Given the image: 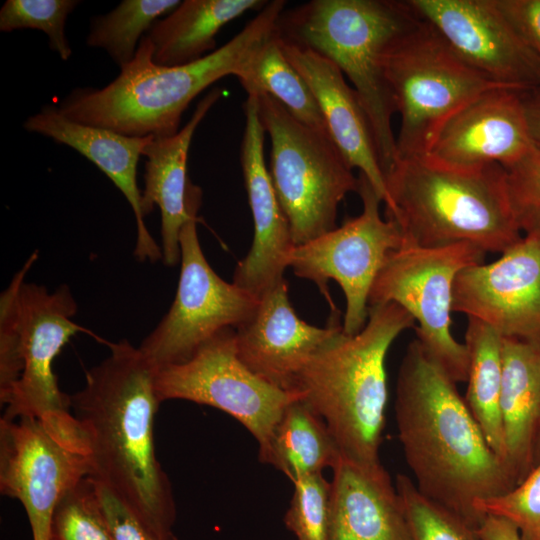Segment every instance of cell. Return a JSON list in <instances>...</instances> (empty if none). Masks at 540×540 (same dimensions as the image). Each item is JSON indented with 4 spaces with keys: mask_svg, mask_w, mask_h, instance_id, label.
Here are the masks:
<instances>
[{
    "mask_svg": "<svg viewBox=\"0 0 540 540\" xmlns=\"http://www.w3.org/2000/svg\"><path fill=\"white\" fill-rule=\"evenodd\" d=\"M456 384L413 339L398 370L396 425L419 492L478 529L486 516L476 502L503 495L517 483Z\"/></svg>",
    "mask_w": 540,
    "mask_h": 540,
    "instance_id": "obj_1",
    "label": "cell"
},
{
    "mask_svg": "<svg viewBox=\"0 0 540 540\" xmlns=\"http://www.w3.org/2000/svg\"><path fill=\"white\" fill-rule=\"evenodd\" d=\"M156 369L139 347L123 339L86 374L70 395V409L85 432L94 480L109 487L155 531L176 520L169 477L157 459L154 420L160 401Z\"/></svg>",
    "mask_w": 540,
    "mask_h": 540,
    "instance_id": "obj_2",
    "label": "cell"
},
{
    "mask_svg": "<svg viewBox=\"0 0 540 540\" xmlns=\"http://www.w3.org/2000/svg\"><path fill=\"white\" fill-rule=\"evenodd\" d=\"M286 1H267L231 40L202 59L182 66H159L144 35L131 62L103 88H77L57 110L67 119L131 137L165 138L179 131L182 115L207 87L237 76L253 52L276 29Z\"/></svg>",
    "mask_w": 540,
    "mask_h": 540,
    "instance_id": "obj_3",
    "label": "cell"
},
{
    "mask_svg": "<svg viewBox=\"0 0 540 540\" xmlns=\"http://www.w3.org/2000/svg\"><path fill=\"white\" fill-rule=\"evenodd\" d=\"M415 326L396 303L371 305L359 333H345L340 322L299 373L294 391L324 420L343 457L366 465L381 463L386 356L395 339Z\"/></svg>",
    "mask_w": 540,
    "mask_h": 540,
    "instance_id": "obj_4",
    "label": "cell"
},
{
    "mask_svg": "<svg viewBox=\"0 0 540 540\" xmlns=\"http://www.w3.org/2000/svg\"><path fill=\"white\" fill-rule=\"evenodd\" d=\"M386 218L407 245L440 248L470 243L503 253L521 238L501 165L458 169L427 157L397 159L385 175Z\"/></svg>",
    "mask_w": 540,
    "mask_h": 540,
    "instance_id": "obj_5",
    "label": "cell"
},
{
    "mask_svg": "<svg viewBox=\"0 0 540 540\" xmlns=\"http://www.w3.org/2000/svg\"><path fill=\"white\" fill-rule=\"evenodd\" d=\"M419 19L408 1L312 0L281 14L282 40L333 62L353 85L367 115L384 175L397 160L395 114L385 75L392 43Z\"/></svg>",
    "mask_w": 540,
    "mask_h": 540,
    "instance_id": "obj_6",
    "label": "cell"
},
{
    "mask_svg": "<svg viewBox=\"0 0 540 540\" xmlns=\"http://www.w3.org/2000/svg\"><path fill=\"white\" fill-rule=\"evenodd\" d=\"M385 75L400 115L397 159L425 156L456 111L478 95L503 87L466 64L420 17L388 49Z\"/></svg>",
    "mask_w": 540,
    "mask_h": 540,
    "instance_id": "obj_7",
    "label": "cell"
},
{
    "mask_svg": "<svg viewBox=\"0 0 540 540\" xmlns=\"http://www.w3.org/2000/svg\"><path fill=\"white\" fill-rule=\"evenodd\" d=\"M256 97L271 141L272 183L293 242L302 245L337 227L338 206L356 192L358 177L329 135L298 121L270 95Z\"/></svg>",
    "mask_w": 540,
    "mask_h": 540,
    "instance_id": "obj_8",
    "label": "cell"
},
{
    "mask_svg": "<svg viewBox=\"0 0 540 540\" xmlns=\"http://www.w3.org/2000/svg\"><path fill=\"white\" fill-rule=\"evenodd\" d=\"M200 187L191 181L189 218L180 233L181 270L173 303L139 349L156 370L189 360L221 331L247 321L259 298L223 280L209 265L197 234Z\"/></svg>",
    "mask_w": 540,
    "mask_h": 540,
    "instance_id": "obj_9",
    "label": "cell"
},
{
    "mask_svg": "<svg viewBox=\"0 0 540 540\" xmlns=\"http://www.w3.org/2000/svg\"><path fill=\"white\" fill-rule=\"evenodd\" d=\"M85 432L72 413L0 419V491L23 505L33 540H51L62 496L91 475Z\"/></svg>",
    "mask_w": 540,
    "mask_h": 540,
    "instance_id": "obj_10",
    "label": "cell"
},
{
    "mask_svg": "<svg viewBox=\"0 0 540 540\" xmlns=\"http://www.w3.org/2000/svg\"><path fill=\"white\" fill-rule=\"evenodd\" d=\"M470 243L440 248L403 244L384 261L369 294V306L396 303L415 320L416 338L455 382H466L469 355L451 332L452 292L457 274L484 263Z\"/></svg>",
    "mask_w": 540,
    "mask_h": 540,
    "instance_id": "obj_11",
    "label": "cell"
},
{
    "mask_svg": "<svg viewBox=\"0 0 540 540\" xmlns=\"http://www.w3.org/2000/svg\"><path fill=\"white\" fill-rule=\"evenodd\" d=\"M356 192L362 200L360 215L316 239L295 246L288 258V267L296 276L312 281L331 310L336 308L328 282L335 280L338 283L346 299L342 326L349 335L359 333L365 326L375 278L387 256L405 243L399 224L381 217L382 200L361 173Z\"/></svg>",
    "mask_w": 540,
    "mask_h": 540,
    "instance_id": "obj_12",
    "label": "cell"
},
{
    "mask_svg": "<svg viewBox=\"0 0 540 540\" xmlns=\"http://www.w3.org/2000/svg\"><path fill=\"white\" fill-rule=\"evenodd\" d=\"M160 402L187 400L217 408L235 418L264 450L285 408L301 397L253 373L239 358L235 329L202 345L187 361L156 370Z\"/></svg>",
    "mask_w": 540,
    "mask_h": 540,
    "instance_id": "obj_13",
    "label": "cell"
},
{
    "mask_svg": "<svg viewBox=\"0 0 540 540\" xmlns=\"http://www.w3.org/2000/svg\"><path fill=\"white\" fill-rule=\"evenodd\" d=\"M77 303L68 285L49 292L44 285L22 282L18 294V329L22 373L6 400L3 418L50 420L71 412L53 363L65 344L85 331L73 321Z\"/></svg>",
    "mask_w": 540,
    "mask_h": 540,
    "instance_id": "obj_14",
    "label": "cell"
},
{
    "mask_svg": "<svg viewBox=\"0 0 540 540\" xmlns=\"http://www.w3.org/2000/svg\"><path fill=\"white\" fill-rule=\"evenodd\" d=\"M415 13L474 70L522 92L540 86V58L524 43L495 0H408Z\"/></svg>",
    "mask_w": 540,
    "mask_h": 540,
    "instance_id": "obj_15",
    "label": "cell"
},
{
    "mask_svg": "<svg viewBox=\"0 0 540 540\" xmlns=\"http://www.w3.org/2000/svg\"><path fill=\"white\" fill-rule=\"evenodd\" d=\"M452 312L485 323L502 338L540 347V233L525 234L494 262L461 270Z\"/></svg>",
    "mask_w": 540,
    "mask_h": 540,
    "instance_id": "obj_16",
    "label": "cell"
},
{
    "mask_svg": "<svg viewBox=\"0 0 540 540\" xmlns=\"http://www.w3.org/2000/svg\"><path fill=\"white\" fill-rule=\"evenodd\" d=\"M524 93L500 87L478 95L442 125L424 157L458 169L513 165L534 147Z\"/></svg>",
    "mask_w": 540,
    "mask_h": 540,
    "instance_id": "obj_17",
    "label": "cell"
},
{
    "mask_svg": "<svg viewBox=\"0 0 540 540\" xmlns=\"http://www.w3.org/2000/svg\"><path fill=\"white\" fill-rule=\"evenodd\" d=\"M244 115L240 160L254 234L248 254L235 268L233 283L260 298L285 279L284 272L295 244L265 162V130L256 96L247 95Z\"/></svg>",
    "mask_w": 540,
    "mask_h": 540,
    "instance_id": "obj_18",
    "label": "cell"
},
{
    "mask_svg": "<svg viewBox=\"0 0 540 540\" xmlns=\"http://www.w3.org/2000/svg\"><path fill=\"white\" fill-rule=\"evenodd\" d=\"M340 322L337 309L331 310L326 327L300 319L284 279L260 296L251 317L235 329L237 353L253 373L274 386L294 391L299 373Z\"/></svg>",
    "mask_w": 540,
    "mask_h": 540,
    "instance_id": "obj_19",
    "label": "cell"
},
{
    "mask_svg": "<svg viewBox=\"0 0 540 540\" xmlns=\"http://www.w3.org/2000/svg\"><path fill=\"white\" fill-rule=\"evenodd\" d=\"M281 45L289 62L311 88L329 137L350 167L368 179L386 204L385 175L370 123L355 90L329 59L282 39Z\"/></svg>",
    "mask_w": 540,
    "mask_h": 540,
    "instance_id": "obj_20",
    "label": "cell"
},
{
    "mask_svg": "<svg viewBox=\"0 0 540 540\" xmlns=\"http://www.w3.org/2000/svg\"><path fill=\"white\" fill-rule=\"evenodd\" d=\"M28 132L41 134L78 151L95 164L121 191L130 204L137 226L135 257L143 262L162 259V250L144 222L142 192L137 185V164L153 136L131 137L112 130L80 124L64 117L54 105H46L23 124Z\"/></svg>",
    "mask_w": 540,
    "mask_h": 540,
    "instance_id": "obj_21",
    "label": "cell"
},
{
    "mask_svg": "<svg viewBox=\"0 0 540 540\" xmlns=\"http://www.w3.org/2000/svg\"><path fill=\"white\" fill-rule=\"evenodd\" d=\"M332 469L329 540H412L402 499L381 463L341 455Z\"/></svg>",
    "mask_w": 540,
    "mask_h": 540,
    "instance_id": "obj_22",
    "label": "cell"
},
{
    "mask_svg": "<svg viewBox=\"0 0 540 540\" xmlns=\"http://www.w3.org/2000/svg\"><path fill=\"white\" fill-rule=\"evenodd\" d=\"M221 96L219 88L211 90L199 101L189 121L175 135L153 138L144 150L143 155L147 160L142 213L144 217L147 216L155 205L160 209L162 261L167 266L180 262V233L189 218L187 159L192 137Z\"/></svg>",
    "mask_w": 540,
    "mask_h": 540,
    "instance_id": "obj_23",
    "label": "cell"
},
{
    "mask_svg": "<svg viewBox=\"0 0 540 540\" xmlns=\"http://www.w3.org/2000/svg\"><path fill=\"white\" fill-rule=\"evenodd\" d=\"M500 412L505 459L517 485L537 465L540 437V347L502 338Z\"/></svg>",
    "mask_w": 540,
    "mask_h": 540,
    "instance_id": "obj_24",
    "label": "cell"
},
{
    "mask_svg": "<svg viewBox=\"0 0 540 540\" xmlns=\"http://www.w3.org/2000/svg\"><path fill=\"white\" fill-rule=\"evenodd\" d=\"M260 0H185L158 19L146 36L153 46V61L175 67L196 62L215 51L216 35L248 10L263 8Z\"/></svg>",
    "mask_w": 540,
    "mask_h": 540,
    "instance_id": "obj_25",
    "label": "cell"
},
{
    "mask_svg": "<svg viewBox=\"0 0 540 540\" xmlns=\"http://www.w3.org/2000/svg\"><path fill=\"white\" fill-rule=\"evenodd\" d=\"M259 460L274 466L292 483L333 468L341 451L324 420L301 398L283 411Z\"/></svg>",
    "mask_w": 540,
    "mask_h": 540,
    "instance_id": "obj_26",
    "label": "cell"
},
{
    "mask_svg": "<svg viewBox=\"0 0 540 540\" xmlns=\"http://www.w3.org/2000/svg\"><path fill=\"white\" fill-rule=\"evenodd\" d=\"M465 345L469 355L465 401L491 449L506 462L500 412L502 337L490 326L469 317Z\"/></svg>",
    "mask_w": 540,
    "mask_h": 540,
    "instance_id": "obj_27",
    "label": "cell"
},
{
    "mask_svg": "<svg viewBox=\"0 0 540 540\" xmlns=\"http://www.w3.org/2000/svg\"><path fill=\"white\" fill-rule=\"evenodd\" d=\"M236 77L247 95H270L298 121L328 135L317 100L285 56L277 29L253 52Z\"/></svg>",
    "mask_w": 540,
    "mask_h": 540,
    "instance_id": "obj_28",
    "label": "cell"
},
{
    "mask_svg": "<svg viewBox=\"0 0 540 540\" xmlns=\"http://www.w3.org/2000/svg\"><path fill=\"white\" fill-rule=\"evenodd\" d=\"M178 0H124L112 11L91 19L87 45L104 49L121 68L132 61L152 25L173 11Z\"/></svg>",
    "mask_w": 540,
    "mask_h": 540,
    "instance_id": "obj_29",
    "label": "cell"
},
{
    "mask_svg": "<svg viewBox=\"0 0 540 540\" xmlns=\"http://www.w3.org/2000/svg\"><path fill=\"white\" fill-rule=\"evenodd\" d=\"M51 540H114L90 476L60 499L53 513Z\"/></svg>",
    "mask_w": 540,
    "mask_h": 540,
    "instance_id": "obj_30",
    "label": "cell"
},
{
    "mask_svg": "<svg viewBox=\"0 0 540 540\" xmlns=\"http://www.w3.org/2000/svg\"><path fill=\"white\" fill-rule=\"evenodd\" d=\"M395 486L402 499L412 540H483L477 529L461 517L420 493L408 476L398 474Z\"/></svg>",
    "mask_w": 540,
    "mask_h": 540,
    "instance_id": "obj_31",
    "label": "cell"
},
{
    "mask_svg": "<svg viewBox=\"0 0 540 540\" xmlns=\"http://www.w3.org/2000/svg\"><path fill=\"white\" fill-rule=\"evenodd\" d=\"M78 3L75 0H7L0 10V30H41L48 36L51 50L66 61L72 49L65 35V23Z\"/></svg>",
    "mask_w": 540,
    "mask_h": 540,
    "instance_id": "obj_32",
    "label": "cell"
},
{
    "mask_svg": "<svg viewBox=\"0 0 540 540\" xmlns=\"http://www.w3.org/2000/svg\"><path fill=\"white\" fill-rule=\"evenodd\" d=\"M284 523L297 540H329L331 484L322 473L293 482Z\"/></svg>",
    "mask_w": 540,
    "mask_h": 540,
    "instance_id": "obj_33",
    "label": "cell"
},
{
    "mask_svg": "<svg viewBox=\"0 0 540 540\" xmlns=\"http://www.w3.org/2000/svg\"><path fill=\"white\" fill-rule=\"evenodd\" d=\"M38 253L34 252L21 269L13 276L8 287L0 297V402L6 400L18 382L23 365L20 353L18 329V294L22 282L36 262Z\"/></svg>",
    "mask_w": 540,
    "mask_h": 540,
    "instance_id": "obj_34",
    "label": "cell"
},
{
    "mask_svg": "<svg viewBox=\"0 0 540 540\" xmlns=\"http://www.w3.org/2000/svg\"><path fill=\"white\" fill-rule=\"evenodd\" d=\"M476 510L512 522L521 540H540V462L509 492L476 502Z\"/></svg>",
    "mask_w": 540,
    "mask_h": 540,
    "instance_id": "obj_35",
    "label": "cell"
},
{
    "mask_svg": "<svg viewBox=\"0 0 540 540\" xmlns=\"http://www.w3.org/2000/svg\"><path fill=\"white\" fill-rule=\"evenodd\" d=\"M504 169L510 204L521 232L540 233V150L534 146Z\"/></svg>",
    "mask_w": 540,
    "mask_h": 540,
    "instance_id": "obj_36",
    "label": "cell"
},
{
    "mask_svg": "<svg viewBox=\"0 0 540 540\" xmlns=\"http://www.w3.org/2000/svg\"><path fill=\"white\" fill-rule=\"evenodd\" d=\"M93 481L114 540H178L173 532L155 531L109 487Z\"/></svg>",
    "mask_w": 540,
    "mask_h": 540,
    "instance_id": "obj_37",
    "label": "cell"
},
{
    "mask_svg": "<svg viewBox=\"0 0 540 540\" xmlns=\"http://www.w3.org/2000/svg\"><path fill=\"white\" fill-rule=\"evenodd\" d=\"M524 43L540 58V0H495Z\"/></svg>",
    "mask_w": 540,
    "mask_h": 540,
    "instance_id": "obj_38",
    "label": "cell"
},
{
    "mask_svg": "<svg viewBox=\"0 0 540 540\" xmlns=\"http://www.w3.org/2000/svg\"><path fill=\"white\" fill-rule=\"evenodd\" d=\"M477 532L483 540H521L512 522L494 515H486Z\"/></svg>",
    "mask_w": 540,
    "mask_h": 540,
    "instance_id": "obj_39",
    "label": "cell"
},
{
    "mask_svg": "<svg viewBox=\"0 0 540 540\" xmlns=\"http://www.w3.org/2000/svg\"><path fill=\"white\" fill-rule=\"evenodd\" d=\"M523 101L533 144L540 150V95L526 92Z\"/></svg>",
    "mask_w": 540,
    "mask_h": 540,
    "instance_id": "obj_40",
    "label": "cell"
},
{
    "mask_svg": "<svg viewBox=\"0 0 540 540\" xmlns=\"http://www.w3.org/2000/svg\"><path fill=\"white\" fill-rule=\"evenodd\" d=\"M536 460H537V463L540 462V437H539V440H538Z\"/></svg>",
    "mask_w": 540,
    "mask_h": 540,
    "instance_id": "obj_41",
    "label": "cell"
},
{
    "mask_svg": "<svg viewBox=\"0 0 540 540\" xmlns=\"http://www.w3.org/2000/svg\"><path fill=\"white\" fill-rule=\"evenodd\" d=\"M533 92L536 93V94H538V95H540V86H539V88H538L536 91H533Z\"/></svg>",
    "mask_w": 540,
    "mask_h": 540,
    "instance_id": "obj_42",
    "label": "cell"
}]
</instances>
